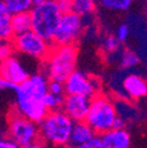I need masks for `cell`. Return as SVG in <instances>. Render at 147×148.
Returning a JSON list of instances; mask_svg holds the SVG:
<instances>
[{
	"instance_id": "obj_1",
	"label": "cell",
	"mask_w": 147,
	"mask_h": 148,
	"mask_svg": "<svg viewBox=\"0 0 147 148\" xmlns=\"http://www.w3.org/2000/svg\"><path fill=\"white\" fill-rule=\"evenodd\" d=\"M48 84L49 79L45 73H34L26 81L18 85L14 90L16 112L39 123L49 112L44 102V98L48 93Z\"/></svg>"
},
{
	"instance_id": "obj_2",
	"label": "cell",
	"mask_w": 147,
	"mask_h": 148,
	"mask_svg": "<svg viewBox=\"0 0 147 148\" xmlns=\"http://www.w3.org/2000/svg\"><path fill=\"white\" fill-rule=\"evenodd\" d=\"M78 49L74 45H53L48 57L44 60V73L49 80L65 82L77 69Z\"/></svg>"
},
{
	"instance_id": "obj_3",
	"label": "cell",
	"mask_w": 147,
	"mask_h": 148,
	"mask_svg": "<svg viewBox=\"0 0 147 148\" xmlns=\"http://www.w3.org/2000/svg\"><path fill=\"white\" fill-rule=\"evenodd\" d=\"M73 121L63 109L49 110L39 122L40 138L54 146H66L69 142Z\"/></svg>"
},
{
	"instance_id": "obj_4",
	"label": "cell",
	"mask_w": 147,
	"mask_h": 148,
	"mask_svg": "<svg viewBox=\"0 0 147 148\" xmlns=\"http://www.w3.org/2000/svg\"><path fill=\"white\" fill-rule=\"evenodd\" d=\"M32 29L53 44L54 35L61 20L63 12L56 0H45L32 7Z\"/></svg>"
},
{
	"instance_id": "obj_5",
	"label": "cell",
	"mask_w": 147,
	"mask_h": 148,
	"mask_svg": "<svg viewBox=\"0 0 147 148\" xmlns=\"http://www.w3.org/2000/svg\"><path fill=\"white\" fill-rule=\"evenodd\" d=\"M118 118V110L115 103L102 94H97L91 100V107L86 118V122L98 135L113 129L115 119Z\"/></svg>"
},
{
	"instance_id": "obj_6",
	"label": "cell",
	"mask_w": 147,
	"mask_h": 148,
	"mask_svg": "<svg viewBox=\"0 0 147 148\" xmlns=\"http://www.w3.org/2000/svg\"><path fill=\"white\" fill-rule=\"evenodd\" d=\"M12 42L15 52L20 53L21 55H25L27 58L41 61H44L48 57L53 47L52 42L44 39L41 35H39L33 29L19 35H15Z\"/></svg>"
},
{
	"instance_id": "obj_7",
	"label": "cell",
	"mask_w": 147,
	"mask_h": 148,
	"mask_svg": "<svg viewBox=\"0 0 147 148\" xmlns=\"http://www.w3.org/2000/svg\"><path fill=\"white\" fill-rule=\"evenodd\" d=\"M7 133L20 147L33 143L40 136L39 123L35 122L14 109L8 116Z\"/></svg>"
},
{
	"instance_id": "obj_8",
	"label": "cell",
	"mask_w": 147,
	"mask_h": 148,
	"mask_svg": "<svg viewBox=\"0 0 147 148\" xmlns=\"http://www.w3.org/2000/svg\"><path fill=\"white\" fill-rule=\"evenodd\" d=\"M84 21L82 16L76 12L64 13L61 20L57 28L56 35L53 39V45L66 46V45H76L78 39L82 33Z\"/></svg>"
},
{
	"instance_id": "obj_9",
	"label": "cell",
	"mask_w": 147,
	"mask_h": 148,
	"mask_svg": "<svg viewBox=\"0 0 147 148\" xmlns=\"http://www.w3.org/2000/svg\"><path fill=\"white\" fill-rule=\"evenodd\" d=\"M65 89L66 94H81L88 98H93L99 94L100 82L94 77H91L82 71L76 69L66 79Z\"/></svg>"
},
{
	"instance_id": "obj_10",
	"label": "cell",
	"mask_w": 147,
	"mask_h": 148,
	"mask_svg": "<svg viewBox=\"0 0 147 148\" xmlns=\"http://www.w3.org/2000/svg\"><path fill=\"white\" fill-rule=\"evenodd\" d=\"M92 98L81 94H66L61 109L73 121H85L91 107Z\"/></svg>"
},
{
	"instance_id": "obj_11",
	"label": "cell",
	"mask_w": 147,
	"mask_h": 148,
	"mask_svg": "<svg viewBox=\"0 0 147 148\" xmlns=\"http://www.w3.org/2000/svg\"><path fill=\"white\" fill-rule=\"evenodd\" d=\"M1 77L15 85H20L31 77V74L16 55H11L1 60Z\"/></svg>"
},
{
	"instance_id": "obj_12",
	"label": "cell",
	"mask_w": 147,
	"mask_h": 148,
	"mask_svg": "<svg viewBox=\"0 0 147 148\" xmlns=\"http://www.w3.org/2000/svg\"><path fill=\"white\" fill-rule=\"evenodd\" d=\"M125 98L139 100L147 95V81L138 74H128L121 80Z\"/></svg>"
},
{
	"instance_id": "obj_13",
	"label": "cell",
	"mask_w": 147,
	"mask_h": 148,
	"mask_svg": "<svg viewBox=\"0 0 147 148\" xmlns=\"http://www.w3.org/2000/svg\"><path fill=\"white\" fill-rule=\"evenodd\" d=\"M100 136L105 148H130L131 147V135L125 128H120V129L113 128Z\"/></svg>"
},
{
	"instance_id": "obj_14",
	"label": "cell",
	"mask_w": 147,
	"mask_h": 148,
	"mask_svg": "<svg viewBox=\"0 0 147 148\" xmlns=\"http://www.w3.org/2000/svg\"><path fill=\"white\" fill-rule=\"evenodd\" d=\"M93 136H95V132L86 121H76L73 125L68 146L69 148H76L77 146L91 140Z\"/></svg>"
},
{
	"instance_id": "obj_15",
	"label": "cell",
	"mask_w": 147,
	"mask_h": 148,
	"mask_svg": "<svg viewBox=\"0 0 147 148\" xmlns=\"http://www.w3.org/2000/svg\"><path fill=\"white\" fill-rule=\"evenodd\" d=\"M12 13L4 1L0 3V38L1 40L11 41L14 38V32L11 24Z\"/></svg>"
},
{
	"instance_id": "obj_16",
	"label": "cell",
	"mask_w": 147,
	"mask_h": 148,
	"mask_svg": "<svg viewBox=\"0 0 147 148\" xmlns=\"http://www.w3.org/2000/svg\"><path fill=\"white\" fill-rule=\"evenodd\" d=\"M11 24H12V27H13L14 36L31 31L32 29V16H31V12L27 11V12H19V13L12 14Z\"/></svg>"
},
{
	"instance_id": "obj_17",
	"label": "cell",
	"mask_w": 147,
	"mask_h": 148,
	"mask_svg": "<svg viewBox=\"0 0 147 148\" xmlns=\"http://www.w3.org/2000/svg\"><path fill=\"white\" fill-rule=\"evenodd\" d=\"M1 1L5 3L12 14L31 11L34 6V0H1Z\"/></svg>"
},
{
	"instance_id": "obj_18",
	"label": "cell",
	"mask_w": 147,
	"mask_h": 148,
	"mask_svg": "<svg viewBox=\"0 0 147 148\" xmlns=\"http://www.w3.org/2000/svg\"><path fill=\"white\" fill-rule=\"evenodd\" d=\"M95 10V0H73V12L81 16H87Z\"/></svg>"
},
{
	"instance_id": "obj_19",
	"label": "cell",
	"mask_w": 147,
	"mask_h": 148,
	"mask_svg": "<svg viewBox=\"0 0 147 148\" xmlns=\"http://www.w3.org/2000/svg\"><path fill=\"white\" fill-rule=\"evenodd\" d=\"M139 61H140V59L138 57V54H135L132 51L122 52V54L119 58V65L124 69H130V68H133V67L138 66Z\"/></svg>"
},
{
	"instance_id": "obj_20",
	"label": "cell",
	"mask_w": 147,
	"mask_h": 148,
	"mask_svg": "<svg viewBox=\"0 0 147 148\" xmlns=\"http://www.w3.org/2000/svg\"><path fill=\"white\" fill-rule=\"evenodd\" d=\"M102 6L112 11H126L131 7L133 0H100Z\"/></svg>"
},
{
	"instance_id": "obj_21",
	"label": "cell",
	"mask_w": 147,
	"mask_h": 148,
	"mask_svg": "<svg viewBox=\"0 0 147 148\" xmlns=\"http://www.w3.org/2000/svg\"><path fill=\"white\" fill-rule=\"evenodd\" d=\"M64 95H58V94H53V93H48L46 94V97L44 98V102L47 107L48 110H57V109H61L63 103H64Z\"/></svg>"
},
{
	"instance_id": "obj_22",
	"label": "cell",
	"mask_w": 147,
	"mask_h": 148,
	"mask_svg": "<svg viewBox=\"0 0 147 148\" xmlns=\"http://www.w3.org/2000/svg\"><path fill=\"white\" fill-rule=\"evenodd\" d=\"M121 41L117 35H108L102 41V48L107 54H114L120 49Z\"/></svg>"
},
{
	"instance_id": "obj_23",
	"label": "cell",
	"mask_w": 147,
	"mask_h": 148,
	"mask_svg": "<svg viewBox=\"0 0 147 148\" xmlns=\"http://www.w3.org/2000/svg\"><path fill=\"white\" fill-rule=\"evenodd\" d=\"M14 46H13V42L12 40L11 41H6V40H1V46H0V58L1 60L11 57L13 55V52H14Z\"/></svg>"
},
{
	"instance_id": "obj_24",
	"label": "cell",
	"mask_w": 147,
	"mask_h": 148,
	"mask_svg": "<svg viewBox=\"0 0 147 148\" xmlns=\"http://www.w3.org/2000/svg\"><path fill=\"white\" fill-rule=\"evenodd\" d=\"M48 92H49V93H53V94L64 95V93H66L65 84L61 82V81L49 80V84H48Z\"/></svg>"
},
{
	"instance_id": "obj_25",
	"label": "cell",
	"mask_w": 147,
	"mask_h": 148,
	"mask_svg": "<svg viewBox=\"0 0 147 148\" xmlns=\"http://www.w3.org/2000/svg\"><path fill=\"white\" fill-rule=\"evenodd\" d=\"M76 148H105V146H104V142L101 140V136H97L95 135L91 140L86 141L85 143L77 146Z\"/></svg>"
},
{
	"instance_id": "obj_26",
	"label": "cell",
	"mask_w": 147,
	"mask_h": 148,
	"mask_svg": "<svg viewBox=\"0 0 147 148\" xmlns=\"http://www.w3.org/2000/svg\"><path fill=\"white\" fill-rule=\"evenodd\" d=\"M118 39L122 42V41H126L128 39V36H130V27H128V25L126 24H122L120 25L118 28H117V34Z\"/></svg>"
},
{
	"instance_id": "obj_27",
	"label": "cell",
	"mask_w": 147,
	"mask_h": 148,
	"mask_svg": "<svg viewBox=\"0 0 147 148\" xmlns=\"http://www.w3.org/2000/svg\"><path fill=\"white\" fill-rule=\"evenodd\" d=\"M56 1L63 14L73 11V0H56Z\"/></svg>"
},
{
	"instance_id": "obj_28",
	"label": "cell",
	"mask_w": 147,
	"mask_h": 148,
	"mask_svg": "<svg viewBox=\"0 0 147 148\" xmlns=\"http://www.w3.org/2000/svg\"><path fill=\"white\" fill-rule=\"evenodd\" d=\"M0 148H21L12 138H4L0 141Z\"/></svg>"
},
{
	"instance_id": "obj_29",
	"label": "cell",
	"mask_w": 147,
	"mask_h": 148,
	"mask_svg": "<svg viewBox=\"0 0 147 148\" xmlns=\"http://www.w3.org/2000/svg\"><path fill=\"white\" fill-rule=\"evenodd\" d=\"M16 86L18 85H15L14 82H12V81L3 78V77H1V79H0V88H1L3 90H13L14 92Z\"/></svg>"
},
{
	"instance_id": "obj_30",
	"label": "cell",
	"mask_w": 147,
	"mask_h": 148,
	"mask_svg": "<svg viewBox=\"0 0 147 148\" xmlns=\"http://www.w3.org/2000/svg\"><path fill=\"white\" fill-rule=\"evenodd\" d=\"M126 123H127V122H126V120L118 115V118H117V119H115V121H114L113 128H118V129H120V128H125Z\"/></svg>"
},
{
	"instance_id": "obj_31",
	"label": "cell",
	"mask_w": 147,
	"mask_h": 148,
	"mask_svg": "<svg viewBox=\"0 0 147 148\" xmlns=\"http://www.w3.org/2000/svg\"><path fill=\"white\" fill-rule=\"evenodd\" d=\"M21 148H43L41 147V145L40 143H38V142H33V143H30V145H27V146H25V147H21Z\"/></svg>"
},
{
	"instance_id": "obj_32",
	"label": "cell",
	"mask_w": 147,
	"mask_h": 148,
	"mask_svg": "<svg viewBox=\"0 0 147 148\" xmlns=\"http://www.w3.org/2000/svg\"><path fill=\"white\" fill-rule=\"evenodd\" d=\"M43 1H45V0H34V5L40 4V3H43Z\"/></svg>"
}]
</instances>
